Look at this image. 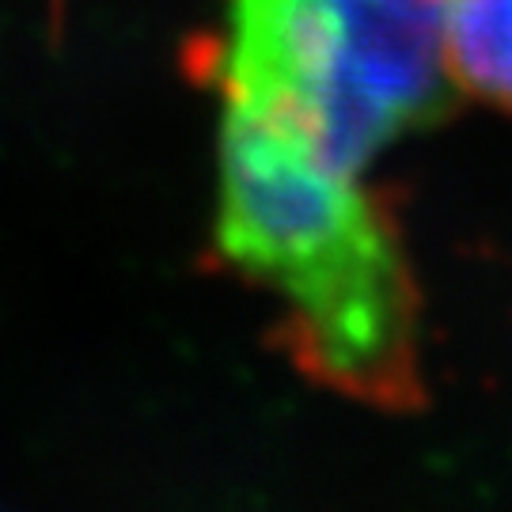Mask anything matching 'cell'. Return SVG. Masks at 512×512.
Segmentation results:
<instances>
[{"mask_svg": "<svg viewBox=\"0 0 512 512\" xmlns=\"http://www.w3.org/2000/svg\"><path fill=\"white\" fill-rule=\"evenodd\" d=\"M448 0H213L194 69L217 114L365 171L440 114Z\"/></svg>", "mask_w": 512, "mask_h": 512, "instance_id": "cell-1", "label": "cell"}, {"mask_svg": "<svg viewBox=\"0 0 512 512\" xmlns=\"http://www.w3.org/2000/svg\"><path fill=\"white\" fill-rule=\"evenodd\" d=\"M220 247L274 285L342 368H376L399 338V255L365 171L220 114Z\"/></svg>", "mask_w": 512, "mask_h": 512, "instance_id": "cell-2", "label": "cell"}, {"mask_svg": "<svg viewBox=\"0 0 512 512\" xmlns=\"http://www.w3.org/2000/svg\"><path fill=\"white\" fill-rule=\"evenodd\" d=\"M444 61L452 88L512 114V0H448Z\"/></svg>", "mask_w": 512, "mask_h": 512, "instance_id": "cell-3", "label": "cell"}]
</instances>
